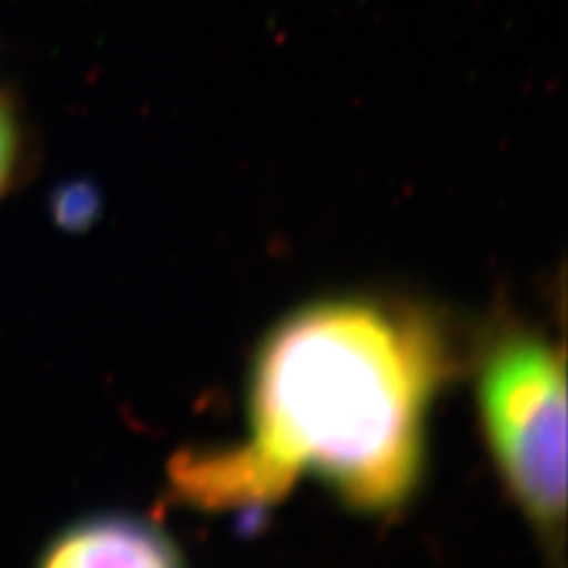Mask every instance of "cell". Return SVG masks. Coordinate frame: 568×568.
<instances>
[{"label":"cell","instance_id":"6da1fadb","mask_svg":"<svg viewBox=\"0 0 568 568\" xmlns=\"http://www.w3.org/2000/svg\"><path fill=\"white\" fill-rule=\"evenodd\" d=\"M459 367L448 325L415 301H308L254 353L246 440L175 457L173 488L202 509H252L313 476L353 511L394 514L422 486L434 403Z\"/></svg>","mask_w":568,"mask_h":568},{"label":"cell","instance_id":"7a4b0ae2","mask_svg":"<svg viewBox=\"0 0 568 568\" xmlns=\"http://www.w3.org/2000/svg\"><path fill=\"white\" fill-rule=\"evenodd\" d=\"M474 400L493 467L530 530L559 557L566 526L564 346L500 317L474 346Z\"/></svg>","mask_w":568,"mask_h":568},{"label":"cell","instance_id":"3957f363","mask_svg":"<svg viewBox=\"0 0 568 568\" xmlns=\"http://www.w3.org/2000/svg\"><path fill=\"white\" fill-rule=\"evenodd\" d=\"M33 568H185L164 528L133 514H91L67 524Z\"/></svg>","mask_w":568,"mask_h":568},{"label":"cell","instance_id":"277c9868","mask_svg":"<svg viewBox=\"0 0 568 568\" xmlns=\"http://www.w3.org/2000/svg\"><path fill=\"white\" fill-rule=\"evenodd\" d=\"M31 166V138L17 104L0 95V202L20 187Z\"/></svg>","mask_w":568,"mask_h":568}]
</instances>
